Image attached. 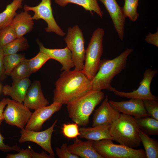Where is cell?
<instances>
[{"label": "cell", "instance_id": "cell-41", "mask_svg": "<svg viewBox=\"0 0 158 158\" xmlns=\"http://www.w3.org/2000/svg\"><path fill=\"white\" fill-rule=\"evenodd\" d=\"M1 86H0V92L1 91Z\"/></svg>", "mask_w": 158, "mask_h": 158}, {"label": "cell", "instance_id": "cell-5", "mask_svg": "<svg viewBox=\"0 0 158 158\" xmlns=\"http://www.w3.org/2000/svg\"><path fill=\"white\" fill-rule=\"evenodd\" d=\"M104 31L101 28L96 29L93 32L88 46L85 50L83 73L92 80L97 73L100 65L103 51V40Z\"/></svg>", "mask_w": 158, "mask_h": 158}, {"label": "cell", "instance_id": "cell-28", "mask_svg": "<svg viewBox=\"0 0 158 158\" xmlns=\"http://www.w3.org/2000/svg\"><path fill=\"white\" fill-rule=\"evenodd\" d=\"M29 66L28 59H25L15 68L10 76L13 81L29 77L32 73Z\"/></svg>", "mask_w": 158, "mask_h": 158}, {"label": "cell", "instance_id": "cell-14", "mask_svg": "<svg viewBox=\"0 0 158 158\" xmlns=\"http://www.w3.org/2000/svg\"><path fill=\"white\" fill-rule=\"evenodd\" d=\"M120 114L109 104L107 96L101 105L95 111L93 117L92 127L111 125L119 117Z\"/></svg>", "mask_w": 158, "mask_h": 158}, {"label": "cell", "instance_id": "cell-2", "mask_svg": "<svg viewBox=\"0 0 158 158\" xmlns=\"http://www.w3.org/2000/svg\"><path fill=\"white\" fill-rule=\"evenodd\" d=\"M133 51L127 48L113 59L101 60L98 70L91 80L92 90L105 89L113 92L115 88L112 86L111 83L114 77L125 68L128 57Z\"/></svg>", "mask_w": 158, "mask_h": 158}, {"label": "cell", "instance_id": "cell-7", "mask_svg": "<svg viewBox=\"0 0 158 158\" xmlns=\"http://www.w3.org/2000/svg\"><path fill=\"white\" fill-rule=\"evenodd\" d=\"M67 47L71 52L74 70L82 71L84 66L85 50L83 32L77 25L69 27L64 38Z\"/></svg>", "mask_w": 158, "mask_h": 158}, {"label": "cell", "instance_id": "cell-16", "mask_svg": "<svg viewBox=\"0 0 158 158\" xmlns=\"http://www.w3.org/2000/svg\"><path fill=\"white\" fill-rule=\"evenodd\" d=\"M23 102L27 107L35 110L49 104V102L43 94L40 81L35 80L31 84Z\"/></svg>", "mask_w": 158, "mask_h": 158}, {"label": "cell", "instance_id": "cell-31", "mask_svg": "<svg viewBox=\"0 0 158 158\" xmlns=\"http://www.w3.org/2000/svg\"><path fill=\"white\" fill-rule=\"evenodd\" d=\"M17 38L14 29L10 25L0 30V47H2Z\"/></svg>", "mask_w": 158, "mask_h": 158}, {"label": "cell", "instance_id": "cell-40", "mask_svg": "<svg viewBox=\"0 0 158 158\" xmlns=\"http://www.w3.org/2000/svg\"><path fill=\"white\" fill-rule=\"evenodd\" d=\"M7 102V98H3L0 101V121L4 120L3 116L4 109L6 105Z\"/></svg>", "mask_w": 158, "mask_h": 158}, {"label": "cell", "instance_id": "cell-35", "mask_svg": "<svg viewBox=\"0 0 158 158\" xmlns=\"http://www.w3.org/2000/svg\"><path fill=\"white\" fill-rule=\"evenodd\" d=\"M18 153L15 154H7L6 158H32L30 148L21 149Z\"/></svg>", "mask_w": 158, "mask_h": 158}, {"label": "cell", "instance_id": "cell-6", "mask_svg": "<svg viewBox=\"0 0 158 158\" xmlns=\"http://www.w3.org/2000/svg\"><path fill=\"white\" fill-rule=\"evenodd\" d=\"M112 140L103 139L93 142V147L103 158H146L145 150L114 144Z\"/></svg>", "mask_w": 158, "mask_h": 158}, {"label": "cell", "instance_id": "cell-32", "mask_svg": "<svg viewBox=\"0 0 158 158\" xmlns=\"http://www.w3.org/2000/svg\"><path fill=\"white\" fill-rule=\"evenodd\" d=\"M79 128L78 125L76 123H64L62 128V133L68 138H75L80 134Z\"/></svg>", "mask_w": 158, "mask_h": 158}, {"label": "cell", "instance_id": "cell-11", "mask_svg": "<svg viewBox=\"0 0 158 158\" xmlns=\"http://www.w3.org/2000/svg\"><path fill=\"white\" fill-rule=\"evenodd\" d=\"M158 72L156 69L148 68L145 70L143 79L140 85L136 90L130 92H125L117 90L115 88L113 91L116 95L128 98L138 99L142 100H158V97L153 95L150 90V86L153 78Z\"/></svg>", "mask_w": 158, "mask_h": 158}, {"label": "cell", "instance_id": "cell-26", "mask_svg": "<svg viewBox=\"0 0 158 158\" xmlns=\"http://www.w3.org/2000/svg\"><path fill=\"white\" fill-rule=\"evenodd\" d=\"M29 47L26 38L24 36L17 37L2 47L4 55L17 53L19 51L26 50Z\"/></svg>", "mask_w": 158, "mask_h": 158}, {"label": "cell", "instance_id": "cell-18", "mask_svg": "<svg viewBox=\"0 0 158 158\" xmlns=\"http://www.w3.org/2000/svg\"><path fill=\"white\" fill-rule=\"evenodd\" d=\"M29 77L13 81L12 85H6L2 89L4 96L11 97L14 100L23 103L27 91L31 84Z\"/></svg>", "mask_w": 158, "mask_h": 158}, {"label": "cell", "instance_id": "cell-36", "mask_svg": "<svg viewBox=\"0 0 158 158\" xmlns=\"http://www.w3.org/2000/svg\"><path fill=\"white\" fill-rule=\"evenodd\" d=\"M3 120L0 121V126ZM4 138L3 136L0 132V150L4 152H8L11 151H16L19 152L21 149L17 145L12 146L6 145L4 142Z\"/></svg>", "mask_w": 158, "mask_h": 158}, {"label": "cell", "instance_id": "cell-30", "mask_svg": "<svg viewBox=\"0 0 158 158\" xmlns=\"http://www.w3.org/2000/svg\"><path fill=\"white\" fill-rule=\"evenodd\" d=\"M50 59L46 54L40 51L34 57L28 59V61L32 73H34L39 70Z\"/></svg>", "mask_w": 158, "mask_h": 158}, {"label": "cell", "instance_id": "cell-4", "mask_svg": "<svg viewBox=\"0 0 158 158\" xmlns=\"http://www.w3.org/2000/svg\"><path fill=\"white\" fill-rule=\"evenodd\" d=\"M140 130L134 117L122 114L111 125L109 132L114 140L135 149L140 146L141 142Z\"/></svg>", "mask_w": 158, "mask_h": 158}, {"label": "cell", "instance_id": "cell-22", "mask_svg": "<svg viewBox=\"0 0 158 158\" xmlns=\"http://www.w3.org/2000/svg\"><path fill=\"white\" fill-rule=\"evenodd\" d=\"M24 0H13L0 13V30L10 25L17 14L16 11L22 7Z\"/></svg>", "mask_w": 158, "mask_h": 158}, {"label": "cell", "instance_id": "cell-29", "mask_svg": "<svg viewBox=\"0 0 158 158\" xmlns=\"http://www.w3.org/2000/svg\"><path fill=\"white\" fill-rule=\"evenodd\" d=\"M124 1L122 10L125 18L128 17L133 21H135L139 14L137 12L139 0H124Z\"/></svg>", "mask_w": 158, "mask_h": 158}, {"label": "cell", "instance_id": "cell-3", "mask_svg": "<svg viewBox=\"0 0 158 158\" xmlns=\"http://www.w3.org/2000/svg\"><path fill=\"white\" fill-rule=\"evenodd\" d=\"M104 97L101 90H92L70 102L66 104L69 118L78 126H87L90 116Z\"/></svg>", "mask_w": 158, "mask_h": 158}, {"label": "cell", "instance_id": "cell-19", "mask_svg": "<svg viewBox=\"0 0 158 158\" xmlns=\"http://www.w3.org/2000/svg\"><path fill=\"white\" fill-rule=\"evenodd\" d=\"M93 141L88 140L83 141L78 138L73 143L68 145V148L72 153L83 158H103L94 149Z\"/></svg>", "mask_w": 158, "mask_h": 158}, {"label": "cell", "instance_id": "cell-8", "mask_svg": "<svg viewBox=\"0 0 158 158\" xmlns=\"http://www.w3.org/2000/svg\"><path fill=\"white\" fill-rule=\"evenodd\" d=\"M23 8L25 11H31L34 12V15L32 16L34 20L41 19L47 23V26L45 29L46 32H54L61 37L66 35L65 33L58 25L54 18L51 0H42L38 5L34 6L25 5Z\"/></svg>", "mask_w": 158, "mask_h": 158}, {"label": "cell", "instance_id": "cell-38", "mask_svg": "<svg viewBox=\"0 0 158 158\" xmlns=\"http://www.w3.org/2000/svg\"><path fill=\"white\" fill-rule=\"evenodd\" d=\"M4 56L2 47H0V80L3 81L7 77L5 72L4 65Z\"/></svg>", "mask_w": 158, "mask_h": 158}, {"label": "cell", "instance_id": "cell-37", "mask_svg": "<svg viewBox=\"0 0 158 158\" xmlns=\"http://www.w3.org/2000/svg\"><path fill=\"white\" fill-rule=\"evenodd\" d=\"M145 41L149 44L158 46V32L155 33H149L145 37Z\"/></svg>", "mask_w": 158, "mask_h": 158}, {"label": "cell", "instance_id": "cell-33", "mask_svg": "<svg viewBox=\"0 0 158 158\" xmlns=\"http://www.w3.org/2000/svg\"><path fill=\"white\" fill-rule=\"evenodd\" d=\"M145 109L151 117L158 120V102L157 100H142Z\"/></svg>", "mask_w": 158, "mask_h": 158}, {"label": "cell", "instance_id": "cell-34", "mask_svg": "<svg viewBox=\"0 0 158 158\" xmlns=\"http://www.w3.org/2000/svg\"><path fill=\"white\" fill-rule=\"evenodd\" d=\"M67 143H63L61 148L56 147V154L59 158H79L78 156L70 152L68 148Z\"/></svg>", "mask_w": 158, "mask_h": 158}, {"label": "cell", "instance_id": "cell-23", "mask_svg": "<svg viewBox=\"0 0 158 158\" xmlns=\"http://www.w3.org/2000/svg\"><path fill=\"white\" fill-rule=\"evenodd\" d=\"M97 0H54L55 2L61 7H65L68 4H77L83 8L85 10L90 11L92 14L93 11L99 16L102 18L103 15L100 7Z\"/></svg>", "mask_w": 158, "mask_h": 158}, {"label": "cell", "instance_id": "cell-1", "mask_svg": "<svg viewBox=\"0 0 158 158\" xmlns=\"http://www.w3.org/2000/svg\"><path fill=\"white\" fill-rule=\"evenodd\" d=\"M92 90L91 80L82 71H63L55 83L53 102L67 104Z\"/></svg>", "mask_w": 158, "mask_h": 158}, {"label": "cell", "instance_id": "cell-13", "mask_svg": "<svg viewBox=\"0 0 158 158\" xmlns=\"http://www.w3.org/2000/svg\"><path fill=\"white\" fill-rule=\"evenodd\" d=\"M109 102L119 113L135 118L150 116L145 109L143 100L141 99L131 98L129 100L122 102L109 100Z\"/></svg>", "mask_w": 158, "mask_h": 158}, {"label": "cell", "instance_id": "cell-12", "mask_svg": "<svg viewBox=\"0 0 158 158\" xmlns=\"http://www.w3.org/2000/svg\"><path fill=\"white\" fill-rule=\"evenodd\" d=\"M62 104L53 102L49 106L38 108L32 113L30 118L25 128L27 130H40L44 123L49 119L56 112L62 108Z\"/></svg>", "mask_w": 158, "mask_h": 158}, {"label": "cell", "instance_id": "cell-20", "mask_svg": "<svg viewBox=\"0 0 158 158\" xmlns=\"http://www.w3.org/2000/svg\"><path fill=\"white\" fill-rule=\"evenodd\" d=\"M34 20L28 11H24L17 14L10 24L14 29L17 37L31 32L34 28Z\"/></svg>", "mask_w": 158, "mask_h": 158}, {"label": "cell", "instance_id": "cell-25", "mask_svg": "<svg viewBox=\"0 0 158 158\" xmlns=\"http://www.w3.org/2000/svg\"><path fill=\"white\" fill-rule=\"evenodd\" d=\"M139 136L144 147L147 158H158V142L154 138L149 137L140 130Z\"/></svg>", "mask_w": 158, "mask_h": 158}, {"label": "cell", "instance_id": "cell-24", "mask_svg": "<svg viewBox=\"0 0 158 158\" xmlns=\"http://www.w3.org/2000/svg\"><path fill=\"white\" fill-rule=\"evenodd\" d=\"M139 129L148 135H158V120L150 116L135 118Z\"/></svg>", "mask_w": 158, "mask_h": 158}, {"label": "cell", "instance_id": "cell-9", "mask_svg": "<svg viewBox=\"0 0 158 158\" xmlns=\"http://www.w3.org/2000/svg\"><path fill=\"white\" fill-rule=\"evenodd\" d=\"M7 102L3 116L6 123L21 129L29 121L32 113L23 103L7 98Z\"/></svg>", "mask_w": 158, "mask_h": 158}, {"label": "cell", "instance_id": "cell-17", "mask_svg": "<svg viewBox=\"0 0 158 158\" xmlns=\"http://www.w3.org/2000/svg\"><path fill=\"white\" fill-rule=\"evenodd\" d=\"M37 42L40 51L45 53L50 59H55L61 64V71H69L74 67L71 52L67 47L63 49H49L45 47L39 40Z\"/></svg>", "mask_w": 158, "mask_h": 158}, {"label": "cell", "instance_id": "cell-10", "mask_svg": "<svg viewBox=\"0 0 158 158\" xmlns=\"http://www.w3.org/2000/svg\"><path fill=\"white\" fill-rule=\"evenodd\" d=\"M57 120L56 119L52 125L47 129L41 131H36L22 129L19 142L22 143L26 142H32L40 146L49 154L55 157V154L52 148L51 138L54 128Z\"/></svg>", "mask_w": 158, "mask_h": 158}, {"label": "cell", "instance_id": "cell-21", "mask_svg": "<svg viewBox=\"0 0 158 158\" xmlns=\"http://www.w3.org/2000/svg\"><path fill=\"white\" fill-rule=\"evenodd\" d=\"M111 125H104L92 127V128H79V137L88 140L94 141L103 139H109L114 140L109 132Z\"/></svg>", "mask_w": 158, "mask_h": 158}, {"label": "cell", "instance_id": "cell-27", "mask_svg": "<svg viewBox=\"0 0 158 158\" xmlns=\"http://www.w3.org/2000/svg\"><path fill=\"white\" fill-rule=\"evenodd\" d=\"M25 59L24 54L16 53L4 55L3 61L6 75L10 76L15 68Z\"/></svg>", "mask_w": 158, "mask_h": 158}, {"label": "cell", "instance_id": "cell-15", "mask_svg": "<svg viewBox=\"0 0 158 158\" xmlns=\"http://www.w3.org/2000/svg\"><path fill=\"white\" fill-rule=\"evenodd\" d=\"M104 5L111 19L119 39L123 41L126 18L116 0H98Z\"/></svg>", "mask_w": 158, "mask_h": 158}, {"label": "cell", "instance_id": "cell-39", "mask_svg": "<svg viewBox=\"0 0 158 158\" xmlns=\"http://www.w3.org/2000/svg\"><path fill=\"white\" fill-rule=\"evenodd\" d=\"M32 154V158H54L55 157L48 154L46 152L42 151L40 153L35 152L30 148Z\"/></svg>", "mask_w": 158, "mask_h": 158}]
</instances>
